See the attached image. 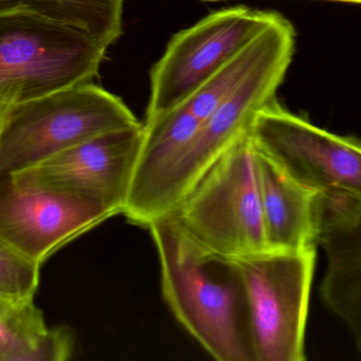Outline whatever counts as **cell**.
<instances>
[{
	"instance_id": "obj_1",
	"label": "cell",
	"mask_w": 361,
	"mask_h": 361,
	"mask_svg": "<svg viewBox=\"0 0 361 361\" xmlns=\"http://www.w3.org/2000/svg\"><path fill=\"white\" fill-rule=\"evenodd\" d=\"M147 228L163 297L183 328L214 360L254 361L245 290L233 261L195 244L169 215Z\"/></svg>"
},
{
	"instance_id": "obj_2",
	"label": "cell",
	"mask_w": 361,
	"mask_h": 361,
	"mask_svg": "<svg viewBox=\"0 0 361 361\" xmlns=\"http://www.w3.org/2000/svg\"><path fill=\"white\" fill-rule=\"evenodd\" d=\"M166 215L195 244L222 258L269 249L250 134L235 140Z\"/></svg>"
},
{
	"instance_id": "obj_3",
	"label": "cell",
	"mask_w": 361,
	"mask_h": 361,
	"mask_svg": "<svg viewBox=\"0 0 361 361\" xmlns=\"http://www.w3.org/2000/svg\"><path fill=\"white\" fill-rule=\"evenodd\" d=\"M137 123L120 97L92 82L13 104L0 120V182L89 138Z\"/></svg>"
},
{
	"instance_id": "obj_4",
	"label": "cell",
	"mask_w": 361,
	"mask_h": 361,
	"mask_svg": "<svg viewBox=\"0 0 361 361\" xmlns=\"http://www.w3.org/2000/svg\"><path fill=\"white\" fill-rule=\"evenodd\" d=\"M108 48L25 12L0 14V101L18 104L92 82Z\"/></svg>"
},
{
	"instance_id": "obj_5",
	"label": "cell",
	"mask_w": 361,
	"mask_h": 361,
	"mask_svg": "<svg viewBox=\"0 0 361 361\" xmlns=\"http://www.w3.org/2000/svg\"><path fill=\"white\" fill-rule=\"evenodd\" d=\"M245 290L254 361H302L316 247L231 259Z\"/></svg>"
},
{
	"instance_id": "obj_6",
	"label": "cell",
	"mask_w": 361,
	"mask_h": 361,
	"mask_svg": "<svg viewBox=\"0 0 361 361\" xmlns=\"http://www.w3.org/2000/svg\"><path fill=\"white\" fill-rule=\"evenodd\" d=\"M258 152L297 184L316 193L361 201V141L319 129L276 99L250 125Z\"/></svg>"
},
{
	"instance_id": "obj_7",
	"label": "cell",
	"mask_w": 361,
	"mask_h": 361,
	"mask_svg": "<svg viewBox=\"0 0 361 361\" xmlns=\"http://www.w3.org/2000/svg\"><path fill=\"white\" fill-rule=\"evenodd\" d=\"M288 45L263 61L214 110L173 163L148 201L139 226L166 215L204 172L242 135L250 131L259 110L275 100L294 54Z\"/></svg>"
},
{
	"instance_id": "obj_8",
	"label": "cell",
	"mask_w": 361,
	"mask_h": 361,
	"mask_svg": "<svg viewBox=\"0 0 361 361\" xmlns=\"http://www.w3.org/2000/svg\"><path fill=\"white\" fill-rule=\"evenodd\" d=\"M245 6L224 8L176 34L150 72L146 119L173 110L237 57L273 18Z\"/></svg>"
},
{
	"instance_id": "obj_9",
	"label": "cell",
	"mask_w": 361,
	"mask_h": 361,
	"mask_svg": "<svg viewBox=\"0 0 361 361\" xmlns=\"http://www.w3.org/2000/svg\"><path fill=\"white\" fill-rule=\"evenodd\" d=\"M116 214L103 201L25 173L0 182V237L42 266L57 250Z\"/></svg>"
},
{
	"instance_id": "obj_10",
	"label": "cell",
	"mask_w": 361,
	"mask_h": 361,
	"mask_svg": "<svg viewBox=\"0 0 361 361\" xmlns=\"http://www.w3.org/2000/svg\"><path fill=\"white\" fill-rule=\"evenodd\" d=\"M143 143V124L112 129L75 144L21 173L92 197L123 213Z\"/></svg>"
},
{
	"instance_id": "obj_11",
	"label": "cell",
	"mask_w": 361,
	"mask_h": 361,
	"mask_svg": "<svg viewBox=\"0 0 361 361\" xmlns=\"http://www.w3.org/2000/svg\"><path fill=\"white\" fill-rule=\"evenodd\" d=\"M317 239L328 269L320 296L361 351V201L317 193Z\"/></svg>"
},
{
	"instance_id": "obj_12",
	"label": "cell",
	"mask_w": 361,
	"mask_h": 361,
	"mask_svg": "<svg viewBox=\"0 0 361 361\" xmlns=\"http://www.w3.org/2000/svg\"><path fill=\"white\" fill-rule=\"evenodd\" d=\"M257 171L269 249L316 247L317 193L297 184L258 150Z\"/></svg>"
},
{
	"instance_id": "obj_13",
	"label": "cell",
	"mask_w": 361,
	"mask_h": 361,
	"mask_svg": "<svg viewBox=\"0 0 361 361\" xmlns=\"http://www.w3.org/2000/svg\"><path fill=\"white\" fill-rule=\"evenodd\" d=\"M73 348L71 331L50 330L34 299L0 297V361H63Z\"/></svg>"
},
{
	"instance_id": "obj_14",
	"label": "cell",
	"mask_w": 361,
	"mask_h": 361,
	"mask_svg": "<svg viewBox=\"0 0 361 361\" xmlns=\"http://www.w3.org/2000/svg\"><path fill=\"white\" fill-rule=\"evenodd\" d=\"M123 8L124 0H0V14L37 15L78 30L106 48L122 35Z\"/></svg>"
},
{
	"instance_id": "obj_15",
	"label": "cell",
	"mask_w": 361,
	"mask_h": 361,
	"mask_svg": "<svg viewBox=\"0 0 361 361\" xmlns=\"http://www.w3.org/2000/svg\"><path fill=\"white\" fill-rule=\"evenodd\" d=\"M42 265L34 262L0 237V297L12 300L34 299Z\"/></svg>"
},
{
	"instance_id": "obj_16",
	"label": "cell",
	"mask_w": 361,
	"mask_h": 361,
	"mask_svg": "<svg viewBox=\"0 0 361 361\" xmlns=\"http://www.w3.org/2000/svg\"><path fill=\"white\" fill-rule=\"evenodd\" d=\"M10 106V104L4 103V102L0 101V120H1L2 116L6 112V108Z\"/></svg>"
},
{
	"instance_id": "obj_17",
	"label": "cell",
	"mask_w": 361,
	"mask_h": 361,
	"mask_svg": "<svg viewBox=\"0 0 361 361\" xmlns=\"http://www.w3.org/2000/svg\"><path fill=\"white\" fill-rule=\"evenodd\" d=\"M334 1L357 2V4H361V0H334Z\"/></svg>"
},
{
	"instance_id": "obj_18",
	"label": "cell",
	"mask_w": 361,
	"mask_h": 361,
	"mask_svg": "<svg viewBox=\"0 0 361 361\" xmlns=\"http://www.w3.org/2000/svg\"><path fill=\"white\" fill-rule=\"evenodd\" d=\"M204 1H223V0H204Z\"/></svg>"
}]
</instances>
